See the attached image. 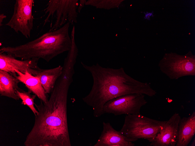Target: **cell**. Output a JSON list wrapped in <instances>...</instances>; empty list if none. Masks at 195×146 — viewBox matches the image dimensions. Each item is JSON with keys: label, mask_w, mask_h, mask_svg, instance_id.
<instances>
[{"label": "cell", "mask_w": 195, "mask_h": 146, "mask_svg": "<svg viewBox=\"0 0 195 146\" xmlns=\"http://www.w3.org/2000/svg\"><path fill=\"white\" fill-rule=\"evenodd\" d=\"M103 129L94 146H134L137 140L129 138L115 130L109 122H103Z\"/></svg>", "instance_id": "30bf717a"}, {"label": "cell", "mask_w": 195, "mask_h": 146, "mask_svg": "<svg viewBox=\"0 0 195 146\" xmlns=\"http://www.w3.org/2000/svg\"><path fill=\"white\" fill-rule=\"evenodd\" d=\"M144 97L143 94H131L113 98L104 104L103 113L115 116L140 114L141 108L147 103Z\"/></svg>", "instance_id": "ba28073f"}, {"label": "cell", "mask_w": 195, "mask_h": 146, "mask_svg": "<svg viewBox=\"0 0 195 146\" xmlns=\"http://www.w3.org/2000/svg\"><path fill=\"white\" fill-rule=\"evenodd\" d=\"M78 0H50L44 10L47 17L44 20L43 25L49 22L50 19H54L49 31L56 30L67 22L72 24L77 22L79 5Z\"/></svg>", "instance_id": "8992f818"}, {"label": "cell", "mask_w": 195, "mask_h": 146, "mask_svg": "<svg viewBox=\"0 0 195 146\" xmlns=\"http://www.w3.org/2000/svg\"><path fill=\"white\" fill-rule=\"evenodd\" d=\"M16 93L22 100L21 104L28 106L34 113L35 116L38 114V111L34 107V100L36 96L32 95V92L29 90L26 92L19 88L16 91Z\"/></svg>", "instance_id": "2e32d148"}, {"label": "cell", "mask_w": 195, "mask_h": 146, "mask_svg": "<svg viewBox=\"0 0 195 146\" xmlns=\"http://www.w3.org/2000/svg\"><path fill=\"white\" fill-rule=\"evenodd\" d=\"M191 146H195V139H194V140L192 142L191 144L190 145Z\"/></svg>", "instance_id": "d6986e66"}, {"label": "cell", "mask_w": 195, "mask_h": 146, "mask_svg": "<svg viewBox=\"0 0 195 146\" xmlns=\"http://www.w3.org/2000/svg\"><path fill=\"white\" fill-rule=\"evenodd\" d=\"M178 137L176 146H187L195 134V112L189 117L181 118L178 126Z\"/></svg>", "instance_id": "4fadbf2b"}, {"label": "cell", "mask_w": 195, "mask_h": 146, "mask_svg": "<svg viewBox=\"0 0 195 146\" xmlns=\"http://www.w3.org/2000/svg\"><path fill=\"white\" fill-rule=\"evenodd\" d=\"M6 17V16L4 14H0V26L1 27L2 25V22L4 19Z\"/></svg>", "instance_id": "ac0fdd59"}, {"label": "cell", "mask_w": 195, "mask_h": 146, "mask_svg": "<svg viewBox=\"0 0 195 146\" xmlns=\"http://www.w3.org/2000/svg\"><path fill=\"white\" fill-rule=\"evenodd\" d=\"M20 82L11 73L0 70V95L12 98L15 100L20 99L16 91L19 87Z\"/></svg>", "instance_id": "9a60e30c"}, {"label": "cell", "mask_w": 195, "mask_h": 146, "mask_svg": "<svg viewBox=\"0 0 195 146\" xmlns=\"http://www.w3.org/2000/svg\"><path fill=\"white\" fill-rule=\"evenodd\" d=\"M86 2V0H80L77 8V10L79 13H80L82 8L84 6V5L85 4Z\"/></svg>", "instance_id": "e0dca14e"}, {"label": "cell", "mask_w": 195, "mask_h": 146, "mask_svg": "<svg viewBox=\"0 0 195 146\" xmlns=\"http://www.w3.org/2000/svg\"><path fill=\"white\" fill-rule=\"evenodd\" d=\"M15 71L17 74L15 77L20 82L24 84L28 89L35 94L40 100L45 103L48 101V94L46 93L38 78L32 75L27 71L23 73L16 70Z\"/></svg>", "instance_id": "5bb4252c"}, {"label": "cell", "mask_w": 195, "mask_h": 146, "mask_svg": "<svg viewBox=\"0 0 195 146\" xmlns=\"http://www.w3.org/2000/svg\"><path fill=\"white\" fill-rule=\"evenodd\" d=\"M34 0H16L13 14L5 25L25 37H30L33 27L34 17L32 13Z\"/></svg>", "instance_id": "52a82bcc"}, {"label": "cell", "mask_w": 195, "mask_h": 146, "mask_svg": "<svg viewBox=\"0 0 195 146\" xmlns=\"http://www.w3.org/2000/svg\"><path fill=\"white\" fill-rule=\"evenodd\" d=\"M74 68L65 67L57 80L48 101L34 104L38 113L26 138L25 146H71L67 115L68 91Z\"/></svg>", "instance_id": "6da1fadb"}, {"label": "cell", "mask_w": 195, "mask_h": 146, "mask_svg": "<svg viewBox=\"0 0 195 146\" xmlns=\"http://www.w3.org/2000/svg\"><path fill=\"white\" fill-rule=\"evenodd\" d=\"M62 67L60 65L52 68L43 69L39 67L31 68L28 72L38 78L46 93L50 94L53 91L56 82L62 74Z\"/></svg>", "instance_id": "7c38bea8"}, {"label": "cell", "mask_w": 195, "mask_h": 146, "mask_svg": "<svg viewBox=\"0 0 195 146\" xmlns=\"http://www.w3.org/2000/svg\"><path fill=\"white\" fill-rule=\"evenodd\" d=\"M81 62L82 66L91 73L93 81L91 91L82 100L92 108L95 117L104 114V105L113 98L131 94H143L150 97L156 94L149 83L134 79L127 74L122 68H104L98 64L88 66Z\"/></svg>", "instance_id": "7a4b0ae2"}, {"label": "cell", "mask_w": 195, "mask_h": 146, "mask_svg": "<svg viewBox=\"0 0 195 146\" xmlns=\"http://www.w3.org/2000/svg\"><path fill=\"white\" fill-rule=\"evenodd\" d=\"M39 58L19 60L13 55L6 53L0 52V70L8 72L14 76L17 75L16 70L25 73L31 68H36Z\"/></svg>", "instance_id": "8fae6325"}, {"label": "cell", "mask_w": 195, "mask_h": 146, "mask_svg": "<svg viewBox=\"0 0 195 146\" xmlns=\"http://www.w3.org/2000/svg\"><path fill=\"white\" fill-rule=\"evenodd\" d=\"M70 23L59 29L48 31L39 37L15 46H3L0 52L10 54L22 60L41 58L47 62L58 55L69 51L72 40L69 33Z\"/></svg>", "instance_id": "3957f363"}, {"label": "cell", "mask_w": 195, "mask_h": 146, "mask_svg": "<svg viewBox=\"0 0 195 146\" xmlns=\"http://www.w3.org/2000/svg\"><path fill=\"white\" fill-rule=\"evenodd\" d=\"M161 71L171 80L195 75V56L190 51L181 55L171 52L165 54L160 61Z\"/></svg>", "instance_id": "5b68a950"}, {"label": "cell", "mask_w": 195, "mask_h": 146, "mask_svg": "<svg viewBox=\"0 0 195 146\" xmlns=\"http://www.w3.org/2000/svg\"><path fill=\"white\" fill-rule=\"evenodd\" d=\"M181 117L175 113L162 126L156 137L148 141L151 146H175L178 140V124Z\"/></svg>", "instance_id": "9c48e42d"}, {"label": "cell", "mask_w": 195, "mask_h": 146, "mask_svg": "<svg viewBox=\"0 0 195 146\" xmlns=\"http://www.w3.org/2000/svg\"><path fill=\"white\" fill-rule=\"evenodd\" d=\"M167 121H159L138 114L127 115L120 131L129 138L149 140L154 138Z\"/></svg>", "instance_id": "277c9868"}]
</instances>
